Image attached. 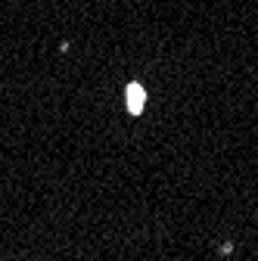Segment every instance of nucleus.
<instances>
[{
	"instance_id": "nucleus-1",
	"label": "nucleus",
	"mask_w": 258,
	"mask_h": 261,
	"mask_svg": "<svg viewBox=\"0 0 258 261\" xmlns=\"http://www.w3.org/2000/svg\"><path fill=\"white\" fill-rule=\"evenodd\" d=\"M143 106H146V90H143L140 84H131V87H127V112H131V115H140Z\"/></svg>"
}]
</instances>
